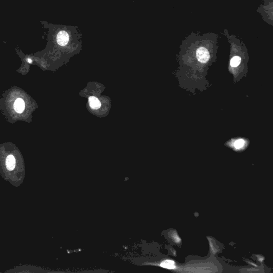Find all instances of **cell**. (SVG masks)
I'll return each mask as SVG.
<instances>
[{
	"instance_id": "6da1fadb",
	"label": "cell",
	"mask_w": 273,
	"mask_h": 273,
	"mask_svg": "<svg viewBox=\"0 0 273 273\" xmlns=\"http://www.w3.org/2000/svg\"><path fill=\"white\" fill-rule=\"evenodd\" d=\"M196 56L198 61L200 62L202 64H205L209 59V52L206 48L204 47H201L197 49L196 51Z\"/></svg>"
},
{
	"instance_id": "7a4b0ae2",
	"label": "cell",
	"mask_w": 273,
	"mask_h": 273,
	"mask_svg": "<svg viewBox=\"0 0 273 273\" xmlns=\"http://www.w3.org/2000/svg\"><path fill=\"white\" fill-rule=\"evenodd\" d=\"M57 42L61 46H65L69 41V35L67 32L62 30L58 33L57 37Z\"/></svg>"
},
{
	"instance_id": "3957f363",
	"label": "cell",
	"mask_w": 273,
	"mask_h": 273,
	"mask_svg": "<svg viewBox=\"0 0 273 273\" xmlns=\"http://www.w3.org/2000/svg\"><path fill=\"white\" fill-rule=\"evenodd\" d=\"M25 103L21 98H18L14 103V109L18 113H21L25 110Z\"/></svg>"
},
{
	"instance_id": "277c9868",
	"label": "cell",
	"mask_w": 273,
	"mask_h": 273,
	"mask_svg": "<svg viewBox=\"0 0 273 273\" xmlns=\"http://www.w3.org/2000/svg\"><path fill=\"white\" fill-rule=\"evenodd\" d=\"M89 104L91 108L94 110H98L101 107V103L96 97H90L89 98Z\"/></svg>"
},
{
	"instance_id": "5b68a950",
	"label": "cell",
	"mask_w": 273,
	"mask_h": 273,
	"mask_svg": "<svg viewBox=\"0 0 273 273\" xmlns=\"http://www.w3.org/2000/svg\"><path fill=\"white\" fill-rule=\"evenodd\" d=\"M5 164L7 168L9 170H13L16 165V159L14 158V156L10 155L8 156L6 158V161H5Z\"/></svg>"
},
{
	"instance_id": "8992f818",
	"label": "cell",
	"mask_w": 273,
	"mask_h": 273,
	"mask_svg": "<svg viewBox=\"0 0 273 273\" xmlns=\"http://www.w3.org/2000/svg\"><path fill=\"white\" fill-rule=\"evenodd\" d=\"M160 266L163 268H167V269H169V270L174 269L176 267L174 262L172 260H169L163 261V262L161 263Z\"/></svg>"
},
{
	"instance_id": "52a82bcc",
	"label": "cell",
	"mask_w": 273,
	"mask_h": 273,
	"mask_svg": "<svg viewBox=\"0 0 273 273\" xmlns=\"http://www.w3.org/2000/svg\"><path fill=\"white\" fill-rule=\"evenodd\" d=\"M241 61V59L238 56H235L233 57L231 61V65L232 67H236L239 65Z\"/></svg>"
},
{
	"instance_id": "ba28073f",
	"label": "cell",
	"mask_w": 273,
	"mask_h": 273,
	"mask_svg": "<svg viewBox=\"0 0 273 273\" xmlns=\"http://www.w3.org/2000/svg\"><path fill=\"white\" fill-rule=\"evenodd\" d=\"M244 145V141L243 139H239V140H236L234 146L236 148H241V147H243Z\"/></svg>"
},
{
	"instance_id": "9c48e42d",
	"label": "cell",
	"mask_w": 273,
	"mask_h": 273,
	"mask_svg": "<svg viewBox=\"0 0 273 273\" xmlns=\"http://www.w3.org/2000/svg\"><path fill=\"white\" fill-rule=\"evenodd\" d=\"M27 61L28 62H29V63H32V61L30 59H27Z\"/></svg>"
}]
</instances>
